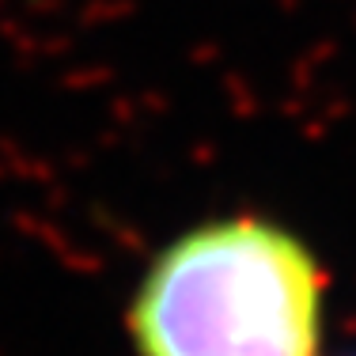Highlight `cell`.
<instances>
[{
  "mask_svg": "<svg viewBox=\"0 0 356 356\" xmlns=\"http://www.w3.org/2000/svg\"><path fill=\"white\" fill-rule=\"evenodd\" d=\"M129 341L137 356H318L322 269L273 220L197 224L140 277Z\"/></svg>",
  "mask_w": 356,
  "mask_h": 356,
  "instance_id": "1",
  "label": "cell"
}]
</instances>
